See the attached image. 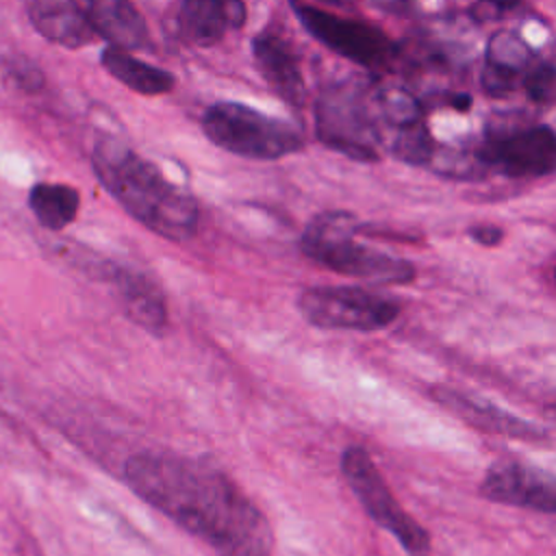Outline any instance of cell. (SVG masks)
<instances>
[{"instance_id": "6da1fadb", "label": "cell", "mask_w": 556, "mask_h": 556, "mask_svg": "<svg viewBox=\"0 0 556 556\" xmlns=\"http://www.w3.org/2000/svg\"><path fill=\"white\" fill-rule=\"evenodd\" d=\"M128 486L217 556H271L267 517L219 469L189 456L146 450L124 467Z\"/></svg>"}, {"instance_id": "7a4b0ae2", "label": "cell", "mask_w": 556, "mask_h": 556, "mask_svg": "<svg viewBox=\"0 0 556 556\" xmlns=\"http://www.w3.org/2000/svg\"><path fill=\"white\" fill-rule=\"evenodd\" d=\"M91 165L104 189L148 230L169 241H187L195 235L198 202L152 161L119 139L104 137L93 146Z\"/></svg>"}, {"instance_id": "3957f363", "label": "cell", "mask_w": 556, "mask_h": 556, "mask_svg": "<svg viewBox=\"0 0 556 556\" xmlns=\"http://www.w3.org/2000/svg\"><path fill=\"white\" fill-rule=\"evenodd\" d=\"M354 235L352 215L330 211L311 219L300 245L306 258L343 276L380 285H402L415 278V267L408 261L358 243Z\"/></svg>"}, {"instance_id": "277c9868", "label": "cell", "mask_w": 556, "mask_h": 556, "mask_svg": "<svg viewBox=\"0 0 556 556\" xmlns=\"http://www.w3.org/2000/svg\"><path fill=\"white\" fill-rule=\"evenodd\" d=\"M200 124L211 143L245 159L276 161L304 148L295 126L241 102L211 104Z\"/></svg>"}, {"instance_id": "5b68a950", "label": "cell", "mask_w": 556, "mask_h": 556, "mask_svg": "<svg viewBox=\"0 0 556 556\" xmlns=\"http://www.w3.org/2000/svg\"><path fill=\"white\" fill-rule=\"evenodd\" d=\"M315 119L317 137L330 150L363 163L380 161V128L363 85L328 87L315 104Z\"/></svg>"}, {"instance_id": "8992f818", "label": "cell", "mask_w": 556, "mask_h": 556, "mask_svg": "<svg viewBox=\"0 0 556 556\" xmlns=\"http://www.w3.org/2000/svg\"><path fill=\"white\" fill-rule=\"evenodd\" d=\"M291 4L300 24L339 56L371 72L393 67L397 59V43L378 26L358 17L337 15L315 4H302L295 0H291Z\"/></svg>"}, {"instance_id": "52a82bcc", "label": "cell", "mask_w": 556, "mask_h": 556, "mask_svg": "<svg viewBox=\"0 0 556 556\" xmlns=\"http://www.w3.org/2000/svg\"><path fill=\"white\" fill-rule=\"evenodd\" d=\"M341 471L367 515L389 530L410 556L430 554V534L402 508V504H397L376 463L363 447L352 445L343 452Z\"/></svg>"}, {"instance_id": "ba28073f", "label": "cell", "mask_w": 556, "mask_h": 556, "mask_svg": "<svg viewBox=\"0 0 556 556\" xmlns=\"http://www.w3.org/2000/svg\"><path fill=\"white\" fill-rule=\"evenodd\" d=\"M473 159L486 172L493 169L508 178L547 176L556 167V137L545 124L510 128L491 124Z\"/></svg>"}, {"instance_id": "9c48e42d", "label": "cell", "mask_w": 556, "mask_h": 556, "mask_svg": "<svg viewBox=\"0 0 556 556\" xmlns=\"http://www.w3.org/2000/svg\"><path fill=\"white\" fill-rule=\"evenodd\" d=\"M300 313L317 328L380 330L397 315L400 304L356 287H311L300 295Z\"/></svg>"}, {"instance_id": "30bf717a", "label": "cell", "mask_w": 556, "mask_h": 556, "mask_svg": "<svg viewBox=\"0 0 556 556\" xmlns=\"http://www.w3.org/2000/svg\"><path fill=\"white\" fill-rule=\"evenodd\" d=\"M480 495L508 506L552 515L556 510V486L549 473L519 460H497L480 482Z\"/></svg>"}, {"instance_id": "8fae6325", "label": "cell", "mask_w": 556, "mask_h": 556, "mask_svg": "<svg viewBox=\"0 0 556 556\" xmlns=\"http://www.w3.org/2000/svg\"><path fill=\"white\" fill-rule=\"evenodd\" d=\"M248 20L245 0H176L174 35L193 48H211Z\"/></svg>"}, {"instance_id": "7c38bea8", "label": "cell", "mask_w": 556, "mask_h": 556, "mask_svg": "<svg viewBox=\"0 0 556 556\" xmlns=\"http://www.w3.org/2000/svg\"><path fill=\"white\" fill-rule=\"evenodd\" d=\"M252 59L258 74L289 106L302 109L306 104V80L300 54L293 43L278 30H263L252 39Z\"/></svg>"}, {"instance_id": "4fadbf2b", "label": "cell", "mask_w": 556, "mask_h": 556, "mask_svg": "<svg viewBox=\"0 0 556 556\" xmlns=\"http://www.w3.org/2000/svg\"><path fill=\"white\" fill-rule=\"evenodd\" d=\"M96 37L109 41V46H117L124 50L152 52L154 41L146 17L130 0H74Z\"/></svg>"}, {"instance_id": "5bb4252c", "label": "cell", "mask_w": 556, "mask_h": 556, "mask_svg": "<svg viewBox=\"0 0 556 556\" xmlns=\"http://www.w3.org/2000/svg\"><path fill=\"white\" fill-rule=\"evenodd\" d=\"M532 61L534 52L517 33H493L486 43L484 67L480 74L482 91L493 100L508 98L519 89L521 76Z\"/></svg>"}, {"instance_id": "9a60e30c", "label": "cell", "mask_w": 556, "mask_h": 556, "mask_svg": "<svg viewBox=\"0 0 556 556\" xmlns=\"http://www.w3.org/2000/svg\"><path fill=\"white\" fill-rule=\"evenodd\" d=\"M28 17L35 30L63 48H83L96 39L93 28L74 0H30Z\"/></svg>"}, {"instance_id": "2e32d148", "label": "cell", "mask_w": 556, "mask_h": 556, "mask_svg": "<svg viewBox=\"0 0 556 556\" xmlns=\"http://www.w3.org/2000/svg\"><path fill=\"white\" fill-rule=\"evenodd\" d=\"M432 397L439 404H443L450 413H454L456 417H460L463 421H467L469 426H473L478 430L506 434V437H515V439H530V441H539L545 437L536 426H532L523 419H517L508 413H502L495 406L480 404V402L463 395L456 389L432 387Z\"/></svg>"}, {"instance_id": "e0dca14e", "label": "cell", "mask_w": 556, "mask_h": 556, "mask_svg": "<svg viewBox=\"0 0 556 556\" xmlns=\"http://www.w3.org/2000/svg\"><path fill=\"white\" fill-rule=\"evenodd\" d=\"M100 63L117 83L139 96H165L176 87L174 74L150 65L135 56L130 50L117 46H106L100 54Z\"/></svg>"}, {"instance_id": "ac0fdd59", "label": "cell", "mask_w": 556, "mask_h": 556, "mask_svg": "<svg viewBox=\"0 0 556 556\" xmlns=\"http://www.w3.org/2000/svg\"><path fill=\"white\" fill-rule=\"evenodd\" d=\"M115 282L126 315L148 332L161 334L167 326V308L156 285L139 274H128L122 269L115 271Z\"/></svg>"}, {"instance_id": "d6986e66", "label": "cell", "mask_w": 556, "mask_h": 556, "mask_svg": "<svg viewBox=\"0 0 556 556\" xmlns=\"http://www.w3.org/2000/svg\"><path fill=\"white\" fill-rule=\"evenodd\" d=\"M28 206L43 228L63 230L76 219L80 195L63 182H39L28 193Z\"/></svg>"}, {"instance_id": "ffe728a7", "label": "cell", "mask_w": 556, "mask_h": 556, "mask_svg": "<svg viewBox=\"0 0 556 556\" xmlns=\"http://www.w3.org/2000/svg\"><path fill=\"white\" fill-rule=\"evenodd\" d=\"M371 98L380 117L393 128H406L424 119L421 104L408 89L378 87Z\"/></svg>"}, {"instance_id": "44dd1931", "label": "cell", "mask_w": 556, "mask_h": 556, "mask_svg": "<svg viewBox=\"0 0 556 556\" xmlns=\"http://www.w3.org/2000/svg\"><path fill=\"white\" fill-rule=\"evenodd\" d=\"M391 152L410 165H428L430 167L432 159L437 156V148H434V139H432L426 122L421 119L406 128H397V135L391 143Z\"/></svg>"}, {"instance_id": "7402d4cb", "label": "cell", "mask_w": 556, "mask_h": 556, "mask_svg": "<svg viewBox=\"0 0 556 556\" xmlns=\"http://www.w3.org/2000/svg\"><path fill=\"white\" fill-rule=\"evenodd\" d=\"M523 93L528 96L530 102L541 104V106H552L556 98V72L549 61L534 59L528 70L521 76Z\"/></svg>"}, {"instance_id": "603a6c76", "label": "cell", "mask_w": 556, "mask_h": 556, "mask_svg": "<svg viewBox=\"0 0 556 556\" xmlns=\"http://www.w3.org/2000/svg\"><path fill=\"white\" fill-rule=\"evenodd\" d=\"M469 235H471L473 241H478L480 245H486V248H493V245H497L504 239V230L500 226H493V224L473 226L469 230Z\"/></svg>"}, {"instance_id": "cb8c5ba5", "label": "cell", "mask_w": 556, "mask_h": 556, "mask_svg": "<svg viewBox=\"0 0 556 556\" xmlns=\"http://www.w3.org/2000/svg\"><path fill=\"white\" fill-rule=\"evenodd\" d=\"M486 2H491V4H495L497 9H513V7H517V4H521L523 0H486Z\"/></svg>"}, {"instance_id": "d4e9b609", "label": "cell", "mask_w": 556, "mask_h": 556, "mask_svg": "<svg viewBox=\"0 0 556 556\" xmlns=\"http://www.w3.org/2000/svg\"><path fill=\"white\" fill-rule=\"evenodd\" d=\"M324 2H328V4H332V7H345L350 0H324Z\"/></svg>"}]
</instances>
